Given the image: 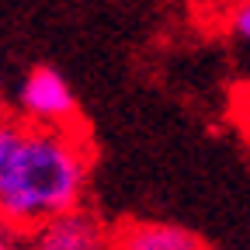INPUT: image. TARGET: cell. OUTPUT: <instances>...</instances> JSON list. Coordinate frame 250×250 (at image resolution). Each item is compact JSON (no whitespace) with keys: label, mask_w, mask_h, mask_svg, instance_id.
I'll use <instances>...</instances> for the list:
<instances>
[{"label":"cell","mask_w":250,"mask_h":250,"mask_svg":"<svg viewBox=\"0 0 250 250\" xmlns=\"http://www.w3.org/2000/svg\"><path fill=\"white\" fill-rule=\"evenodd\" d=\"M94 143L87 125L42 129L0 115V215L18 236L87 205Z\"/></svg>","instance_id":"6da1fadb"},{"label":"cell","mask_w":250,"mask_h":250,"mask_svg":"<svg viewBox=\"0 0 250 250\" xmlns=\"http://www.w3.org/2000/svg\"><path fill=\"white\" fill-rule=\"evenodd\" d=\"M14 115L24 118L28 125H42V129H73V125H83L73 87L52 66H35L21 80Z\"/></svg>","instance_id":"7a4b0ae2"},{"label":"cell","mask_w":250,"mask_h":250,"mask_svg":"<svg viewBox=\"0 0 250 250\" xmlns=\"http://www.w3.org/2000/svg\"><path fill=\"white\" fill-rule=\"evenodd\" d=\"M24 243L28 250H111V223L83 205L28 233Z\"/></svg>","instance_id":"3957f363"},{"label":"cell","mask_w":250,"mask_h":250,"mask_svg":"<svg viewBox=\"0 0 250 250\" xmlns=\"http://www.w3.org/2000/svg\"><path fill=\"white\" fill-rule=\"evenodd\" d=\"M111 250H208L202 236L167 219H122L111 226Z\"/></svg>","instance_id":"277c9868"},{"label":"cell","mask_w":250,"mask_h":250,"mask_svg":"<svg viewBox=\"0 0 250 250\" xmlns=\"http://www.w3.org/2000/svg\"><path fill=\"white\" fill-rule=\"evenodd\" d=\"M226 31L233 39H240L243 45H250V0H233L226 7Z\"/></svg>","instance_id":"5b68a950"},{"label":"cell","mask_w":250,"mask_h":250,"mask_svg":"<svg viewBox=\"0 0 250 250\" xmlns=\"http://www.w3.org/2000/svg\"><path fill=\"white\" fill-rule=\"evenodd\" d=\"M0 250H28L24 236H7V240H0Z\"/></svg>","instance_id":"8992f818"},{"label":"cell","mask_w":250,"mask_h":250,"mask_svg":"<svg viewBox=\"0 0 250 250\" xmlns=\"http://www.w3.org/2000/svg\"><path fill=\"white\" fill-rule=\"evenodd\" d=\"M7 236H18V233H14V229L7 226V219H4V215H0V240H7Z\"/></svg>","instance_id":"52a82bcc"},{"label":"cell","mask_w":250,"mask_h":250,"mask_svg":"<svg viewBox=\"0 0 250 250\" xmlns=\"http://www.w3.org/2000/svg\"><path fill=\"white\" fill-rule=\"evenodd\" d=\"M7 108H4V80H0V115H4Z\"/></svg>","instance_id":"ba28073f"},{"label":"cell","mask_w":250,"mask_h":250,"mask_svg":"<svg viewBox=\"0 0 250 250\" xmlns=\"http://www.w3.org/2000/svg\"><path fill=\"white\" fill-rule=\"evenodd\" d=\"M243 111H247V129H250V101H247V108H243Z\"/></svg>","instance_id":"9c48e42d"}]
</instances>
